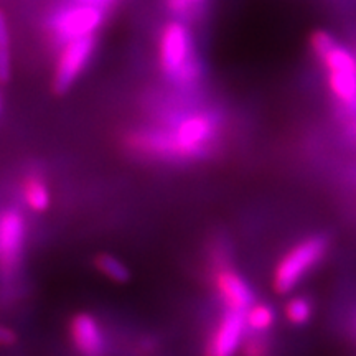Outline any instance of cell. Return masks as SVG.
Returning a JSON list of instances; mask_svg holds the SVG:
<instances>
[{"label": "cell", "instance_id": "21", "mask_svg": "<svg viewBox=\"0 0 356 356\" xmlns=\"http://www.w3.org/2000/svg\"><path fill=\"white\" fill-rule=\"evenodd\" d=\"M79 2L83 3H89V6H96V7H101L106 6V3H109L111 0H79Z\"/></svg>", "mask_w": 356, "mask_h": 356}, {"label": "cell", "instance_id": "15", "mask_svg": "<svg viewBox=\"0 0 356 356\" xmlns=\"http://www.w3.org/2000/svg\"><path fill=\"white\" fill-rule=\"evenodd\" d=\"M10 79V35L3 12H0V83Z\"/></svg>", "mask_w": 356, "mask_h": 356}, {"label": "cell", "instance_id": "8", "mask_svg": "<svg viewBox=\"0 0 356 356\" xmlns=\"http://www.w3.org/2000/svg\"><path fill=\"white\" fill-rule=\"evenodd\" d=\"M246 330L244 312L226 309L204 346V356H236L241 350Z\"/></svg>", "mask_w": 356, "mask_h": 356}, {"label": "cell", "instance_id": "5", "mask_svg": "<svg viewBox=\"0 0 356 356\" xmlns=\"http://www.w3.org/2000/svg\"><path fill=\"white\" fill-rule=\"evenodd\" d=\"M102 22V8L89 3H76L63 8L53 17L51 29L60 42L91 37Z\"/></svg>", "mask_w": 356, "mask_h": 356}, {"label": "cell", "instance_id": "11", "mask_svg": "<svg viewBox=\"0 0 356 356\" xmlns=\"http://www.w3.org/2000/svg\"><path fill=\"white\" fill-rule=\"evenodd\" d=\"M22 195H24L26 207L35 213H43L50 208V190H48L43 178L38 175H29L25 178L24 184H22Z\"/></svg>", "mask_w": 356, "mask_h": 356}, {"label": "cell", "instance_id": "9", "mask_svg": "<svg viewBox=\"0 0 356 356\" xmlns=\"http://www.w3.org/2000/svg\"><path fill=\"white\" fill-rule=\"evenodd\" d=\"M215 289L226 309L246 312L254 304V292L246 279L231 266L221 264L215 270Z\"/></svg>", "mask_w": 356, "mask_h": 356}, {"label": "cell", "instance_id": "10", "mask_svg": "<svg viewBox=\"0 0 356 356\" xmlns=\"http://www.w3.org/2000/svg\"><path fill=\"white\" fill-rule=\"evenodd\" d=\"M70 337L79 356H106V341L97 320L89 314H76L70 323Z\"/></svg>", "mask_w": 356, "mask_h": 356}, {"label": "cell", "instance_id": "13", "mask_svg": "<svg viewBox=\"0 0 356 356\" xmlns=\"http://www.w3.org/2000/svg\"><path fill=\"white\" fill-rule=\"evenodd\" d=\"M95 266L104 277H108L115 284H126L131 280V270H129V267L113 254L96 256Z\"/></svg>", "mask_w": 356, "mask_h": 356}, {"label": "cell", "instance_id": "2", "mask_svg": "<svg viewBox=\"0 0 356 356\" xmlns=\"http://www.w3.org/2000/svg\"><path fill=\"white\" fill-rule=\"evenodd\" d=\"M160 66L172 81L190 83L200 76V65L193 56V43L188 29L172 22L160 38Z\"/></svg>", "mask_w": 356, "mask_h": 356}, {"label": "cell", "instance_id": "20", "mask_svg": "<svg viewBox=\"0 0 356 356\" xmlns=\"http://www.w3.org/2000/svg\"><path fill=\"white\" fill-rule=\"evenodd\" d=\"M350 115H351V121L348 122V132L350 136L356 140V109L351 111Z\"/></svg>", "mask_w": 356, "mask_h": 356}, {"label": "cell", "instance_id": "1", "mask_svg": "<svg viewBox=\"0 0 356 356\" xmlns=\"http://www.w3.org/2000/svg\"><path fill=\"white\" fill-rule=\"evenodd\" d=\"M328 241L325 236L314 234L302 239L280 257L273 274V287L277 293H289L293 291L302 279L320 264L327 254Z\"/></svg>", "mask_w": 356, "mask_h": 356}, {"label": "cell", "instance_id": "18", "mask_svg": "<svg viewBox=\"0 0 356 356\" xmlns=\"http://www.w3.org/2000/svg\"><path fill=\"white\" fill-rule=\"evenodd\" d=\"M17 341L15 332L10 327L6 325H0V346H10Z\"/></svg>", "mask_w": 356, "mask_h": 356}, {"label": "cell", "instance_id": "12", "mask_svg": "<svg viewBox=\"0 0 356 356\" xmlns=\"http://www.w3.org/2000/svg\"><path fill=\"white\" fill-rule=\"evenodd\" d=\"M244 320H246L249 332H252L254 335H262V333L270 330L275 323V312L270 305L256 304L254 302L244 312Z\"/></svg>", "mask_w": 356, "mask_h": 356}, {"label": "cell", "instance_id": "17", "mask_svg": "<svg viewBox=\"0 0 356 356\" xmlns=\"http://www.w3.org/2000/svg\"><path fill=\"white\" fill-rule=\"evenodd\" d=\"M243 356H269V343L261 335H252L243 341Z\"/></svg>", "mask_w": 356, "mask_h": 356}, {"label": "cell", "instance_id": "3", "mask_svg": "<svg viewBox=\"0 0 356 356\" xmlns=\"http://www.w3.org/2000/svg\"><path fill=\"white\" fill-rule=\"evenodd\" d=\"M320 63L327 71V83L333 97L345 111L356 109V56L338 43Z\"/></svg>", "mask_w": 356, "mask_h": 356}, {"label": "cell", "instance_id": "16", "mask_svg": "<svg viewBox=\"0 0 356 356\" xmlns=\"http://www.w3.org/2000/svg\"><path fill=\"white\" fill-rule=\"evenodd\" d=\"M337 44H338L337 38L333 37L330 32H327V30H317V32L312 33L310 37L312 53L317 56L318 61H322L323 58L337 47Z\"/></svg>", "mask_w": 356, "mask_h": 356}, {"label": "cell", "instance_id": "6", "mask_svg": "<svg viewBox=\"0 0 356 356\" xmlns=\"http://www.w3.org/2000/svg\"><path fill=\"white\" fill-rule=\"evenodd\" d=\"M96 42L95 37H81L70 40L65 43L61 55L58 58V65L55 71V81L53 88L56 92H66L76 81V78L81 74L84 66L88 65L89 58L95 51Z\"/></svg>", "mask_w": 356, "mask_h": 356}, {"label": "cell", "instance_id": "4", "mask_svg": "<svg viewBox=\"0 0 356 356\" xmlns=\"http://www.w3.org/2000/svg\"><path fill=\"white\" fill-rule=\"evenodd\" d=\"M216 136V121L210 114L197 113L186 115L177 124L170 137H162L163 142H172V152L180 155H198L207 149Z\"/></svg>", "mask_w": 356, "mask_h": 356}, {"label": "cell", "instance_id": "7", "mask_svg": "<svg viewBox=\"0 0 356 356\" xmlns=\"http://www.w3.org/2000/svg\"><path fill=\"white\" fill-rule=\"evenodd\" d=\"M26 226L19 210H6L0 215V267L6 274L17 269L24 254Z\"/></svg>", "mask_w": 356, "mask_h": 356}, {"label": "cell", "instance_id": "19", "mask_svg": "<svg viewBox=\"0 0 356 356\" xmlns=\"http://www.w3.org/2000/svg\"><path fill=\"white\" fill-rule=\"evenodd\" d=\"M198 2H202V0H168V7L175 12H181V10H186V8H190L191 6H195V3H198Z\"/></svg>", "mask_w": 356, "mask_h": 356}, {"label": "cell", "instance_id": "14", "mask_svg": "<svg viewBox=\"0 0 356 356\" xmlns=\"http://www.w3.org/2000/svg\"><path fill=\"white\" fill-rule=\"evenodd\" d=\"M312 312H314L312 302L304 296L292 297L284 307L286 318L292 325H305L312 318Z\"/></svg>", "mask_w": 356, "mask_h": 356}]
</instances>
